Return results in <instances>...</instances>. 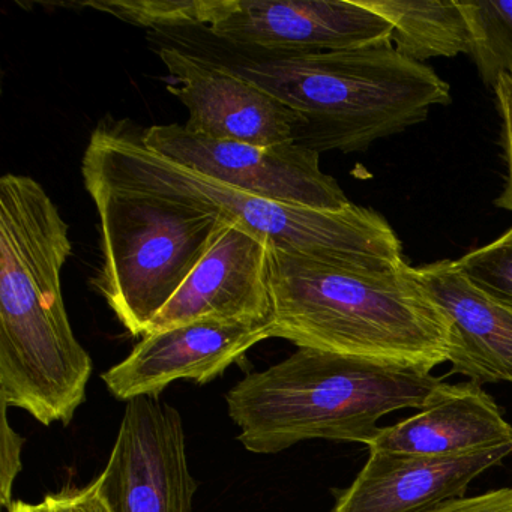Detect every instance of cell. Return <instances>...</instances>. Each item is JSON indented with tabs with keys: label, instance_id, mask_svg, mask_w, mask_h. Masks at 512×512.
Segmentation results:
<instances>
[{
	"label": "cell",
	"instance_id": "obj_1",
	"mask_svg": "<svg viewBox=\"0 0 512 512\" xmlns=\"http://www.w3.org/2000/svg\"><path fill=\"white\" fill-rule=\"evenodd\" d=\"M157 44L229 71L298 112L296 143L311 151L364 152L451 104V86L392 43L341 52L298 53L239 46L206 28L161 29Z\"/></svg>",
	"mask_w": 512,
	"mask_h": 512
},
{
	"label": "cell",
	"instance_id": "obj_2",
	"mask_svg": "<svg viewBox=\"0 0 512 512\" xmlns=\"http://www.w3.org/2000/svg\"><path fill=\"white\" fill-rule=\"evenodd\" d=\"M70 226L31 176L0 178V401L44 425L70 424L86 398L91 356L62 293Z\"/></svg>",
	"mask_w": 512,
	"mask_h": 512
},
{
	"label": "cell",
	"instance_id": "obj_3",
	"mask_svg": "<svg viewBox=\"0 0 512 512\" xmlns=\"http://www.w3.org/2000/svg\"><path fill=\"white\" fill-rule=\"evenodd\" d=\"M269 286L271 338L428 370L448 362L451 322L418 268L364 271L271 250Z\"/></svg>",
	"mask_w": 512,
	"mask_h": 512
},
{
	"label": "cell",
	"instance_id": "obj_4",
	"mask_svg": "<svg viewBox=\"0 0 512 512\" xmlns=\"http://www.w3.org/2000/svg\"><path fill=\"white\" fill-rule=\"evenodd\" d=\"M431 371L299 347L236 383L227 409L241 430L239 442L254 454H277L310 439L367 445L383 416L424 407L443 382Z\"/></svg>",
	"mask_w": 512,
	"mask_h": 512
},
{
	"label": "cell",
	"instance_id": "obj_5",
	"mask_svg": "<svg viewBox=\"0 0 512 512\" xmlns=\"http://www.w3.org/2000/svg\"><path fill=\"white\" fill-rule=\"evenodd\" d=\"M82 172L119 187L220 212L262 236L271 250L364 271H397L407 265L394 229L373 209L352 203L341 211H320L244 193L149 151L127 122H103L95 128Z\"/></svg>",
	"mask_w": 512,
	"mask_h": 512
},
{
	"label": "cell",
	"instance_id": "obj_6",
	"mask_svg": "<svg viewBox=\"0 0 512 512\" xmlns=\"http://www.w3.org/2000/svg\"><path fill=\"white\" fill-rule=\"evenodd\" d=\"M82 175L100 217L103 262L92 287L133 337H145L202 262L226 217Z\"/></svg>",
	"mask_w": 512,
	"mask_h": 512
},
{
	"label": "cell",
	"instance_id": "obj_7",
	"mask_svg": "<svg viewBox=\"0 0 512 512\" xmlns=\"http://www.w3.org/2000/svg\"><path fill=\"white\" fill-rule=\"evenodd\" d=\"M143 145L199 175L274 202L320 211L352 205L335 178L320 169L319 152L298 143L256 146L196 136L184 125H152Z\"/></svg>",
	"mask_w": 512,
	"mask_h": 512
},
{
	"label": "cell",
	"instance_id": "obj_8",
	"mask_svg": "<svg viewBox=\"0 0 512 512\" xmlns=\"http://www.w3.org/2000/svg\"><path fill=\"white\" fill-rule=\"evenodd\" d=\"M97 481L112 512H193L181 413L158 397L127 401L106 469Z\"/></svg>",
	"mask_w": 512,
	"mask_h": 512
},
{
	"label": "cell",
	"instance_id": "obj_9",
	"mask_svg": "<svg viewBox=\"0 0 512 512\" xmlns=\"http://www.w3.org/2000/svg\"><path fill=\"white\" fill-rule=\"evenodd\" d=\"M220 40L280 52L323 53L391 43V25L359 0H224L206 28Z\"/></svg>",
	"mask_w": 512,
	"mask_h": 512
},
{
	"label": "cell",
	"instance_id": "obj_10",
	"mask_svg": "<svg viewBox=\"0 0 512 512\" xmlns=\"http://www.w3.org/2000/svg\"><path fill=\"white\" fill-rule=\"evenodd\" d=\"M157 46L170 77L167 91L187 107L185 130L208 139L256 146L296 143L305 125L298 112L229 71L182 50Z\"/></svg>",
	"mask_w": 512,
	"mask_h": 512
},
{
	"label": "cell",
	"instance_id": "obj_11",
	"mask_svg": "<svg viewBox=\"0 0 512 512\" xmlns=\"http://www.w3.org/2000/svg\"><path fill=\"white\" fill-rule=\"evenodd\" d=\"M271 245L226 217L202 262L157 314L146 335L199 320L272 322Z\"/></svg>",
	"mask_w": 512,
	"mask_h": 512
},
{
	"label": "cell",
	"instance_id": "obj_12",
	"mask_svg": "<svg viewBox=\"0 0 512 512\" xmlns=\"http://www.w3.org/2000/svg\"><path fill=\"white\" fill-rule=\"evenodd\" d=\"M272 322L199 320L145 335L124 361L103 374L118 400L160 397L176 380L199 385L220 377L251 347L271 338Z\"/></svg>",
	"mask_w": 512,
	"mask_h": 512
},
{
	"label": "cell",
	"instance_id": "obj_13",
	"mask_svg": "<svg viewBox=\"0 0 512 512\" xmlns=\"http://www.w3.org/2000/svg\"><path fill=\"white\" fill-rule=\"evenodd\" d=\"M512 454V442L452 457L370 451L332 512H431L464 499L482 472Z\"/></svg>",
	"mask_w": 512,
	"mask_h": 512
},
{
	"label": "cell",
	"instance_id": "obj_14",
	"mask_svg": "<svg viewBox=\"0 0 512 512\" xmlns=\"http://www.w3.org/2000/svg\"><path fill=\"white\" fill-rule=\"evenodd\" d=\"M512 442V425L494 398L473 382L442 385L416 415L380 428L368 451L452 457Z\"/></svg>",
	"mask_w": 512,
	"mask_h": 512
},
{
	"label": "cell",
	"instance_id": "obj_15",
	"mask_svg": "<svg viewBox=\"0 0 512 512\" xmlns=\"http://www.w3.org/2000/svg\"><path fill=\"white\" fill-rule=\"evenodd\" d=\"M418 274L451 322L452 373L479 386L512 383L511 311L482 295L451 260L421 266Z\"/></svg>",
	"mask_w": 512,
	"mask_h": 512
},
{
	"label": "cell",
	"instance_id": "obj_16",
	"mask_svg": "<svg viewBox=\"0 0 512 512\" xmlns=\"http://www.w3.org/2000/svg\"><path fill=\"white\" fill-rule=\"evenodd\" d=\"M391 25V43L409 61L455 58L472 52V32L460 2L359 0Z\"/></svg>",
	"mask_w": 512,
	"mask_h": 512
},
{
	"label": "cell",
	"instance_id": "obj_17",
	"mask_svg": "<svg viewBox=\"0 0 512 512\" xmlns=\"http://www.w3.org/2000/svg\"><path fill=\"white\" fill-rule=\"evenodd\" d=\"M472 32V56L482 82L494 89L500 77H512V0L460 2Z\"/></svg>",
	"mask_w": 512,
	"mask_h": 512
},
{
	"label": "cell",
	"instance_id": "obj_18",
	"mask_svg": "<svg viewBox=\"0 0 512 512\" xmlns=\"http://www.w3.org/2000/svg\"><path fill=\"white\" fill-rule=\"evenodd\" d=\"M223 4L224 0H104L82 5L139 28L161 31L211 28Z\"/></svg>",
	"mask_w": 512,
	"mask_h": 512
},
{
	"label": "cell",
	"instance_id": "obj_19",
	"mask_svg": "<svg viewBox=\"0 0 512 512\" xmlns=\"http://www.w3.org/2000/svg\"><path fill=\"white\" fill-rule=\"evenodd\" d=\"M455 266L482 295L512 313V227L491 244L455 260Z\"/></svg>",
	"mask_w": 512,
	"mask_h": 512
},
{
	"label": "cell",
	"instance_id": "obj_20",
	"mask_svg": "<svg viewBox=\"0 0 512 512\" xmlns=\"http://www.w3.org/2000/svg\"><path fill=\"white\" fill-rule=\"evenodd\" d=\"M2 403V401H0ZM8 406L2 403V439H0V496L5 508H13V485L22 470V449L25 439L13 430L7 415Z\"/></svg>",
	"mask_w": 512,
	"mask_h": 512
},
{
	"label": "cell",
	"instance_id": "obj_21",
	"mask_svg": "<svg viewBox=\"0 0 512 512\" xmlns=\"http://www.w3.org/2000/svg\"><path fill=\"white\" fill-rule=\"evenodd\" d=\"M493 91L496 95L500 121H502L503 160L506 164L505 188L494 205L512 212V77H500Z\"/></svg>",
	"mask_w": 512,
	"mask_h": 512
},
{
	"label": "cell",
	"instance_id": "obj_22",
	"mask_svg": "<svg viewBox=\"0 0 512 512\" xmlns=\"http://www.w3.org/2000/svg\"><path fill=\"white\" fill-rule=\"evenodd\" d=\"M43 503L46 512H112L95 479L80 490L50 494Z\"/></svg>",
	"mask_w": 512,
	"mask_h": 512
},
{
	"label": "cell",
	"instance_id": "obj_23",
	"mask_svg": "<svg viewBox=\"0 0 512 512\" xmlns=\"http://www.w3.org/2000/svg\"><path fill=\"white\" fill-rule=\"evenodd\" d=\"M10 512H46V506L44 503H38V505H29V503L25 502H16L14 503L13 508L10 509Z\"/></svg>",
	"mask_w": 512,
	"mask_h": 512
}]
</instances>
